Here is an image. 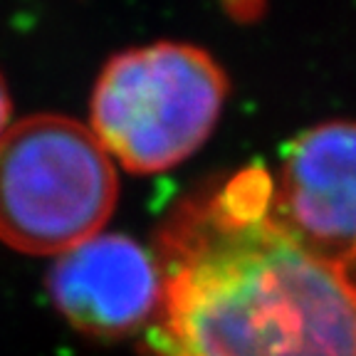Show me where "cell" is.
Returning <instances> with one entry per match:
<instances>
[{"mask_svg": "<svg viewBox=\"0 0 356 356\" xmlns=\"http://www.w3.org/2000/svg\"><path fill=\"white\" fill-rule=\"evenodd\" d=\"M117 168L92 129L40 114L0 136V240L28 255H62L114 213Z\"/></svg>", "mask_w": 356, "mask_h": 356, "instance_id": "3", "label": "cell"}, {"mask_svg": "<svg viewBox=\"0 0 356 356\" xmlns=\"http://www.w3.org/2000/svg\"><path fill=\"white\" fill-rule=\"evenodd\" d=\"M60 314L95 339H124L149 327L161 302V270L127 235H95L60 255L47 275Z\"/></svg>", "mask_w": 356, "mask_h": 356, "instance_id": "5", "label": "cell"}, {"mask_svg": "<svg viewBox=\"0 0 356 356\" xmlns=\"http://www.w3.org/2000/svg\"><path fill=\"white\" fill-rule=\"evenodd\" d=\"M8 119H10V95H8V87L0 77V136L6 134Z\"/></svg>", "mask_w": 356, "mask_h": 356, "instance_id": "6", "label": "cell"}, {"mask_svg": "<svg viewBox=\"0 0 356 356\" xmlns=\"http://www.w3.org/2000/svg\"><path fill=\"white\" fill-rule=\"evenodd\" d=\"M273 218L309 252L356 267V122H324L289 144Z\"/></svg>", "mask_w": 356, "mask_h": 356, "instance_id": "4", "label": "cell"}, {"mask_svg": "<svg viewBox=\"0 0 356 356\" xmlns=\"http://www.w3.org/2000/svg\"><path fill=\"white\" fill-rule=\"evenodd\" d=\"M154 257V356H356L354 267L280 228L262 166L186 198L163 222Z\"/></svg>", "mask_w": 356, "mask_h": 356, "instance_id": "1", "label": "cell"}, {"mask_svg": "<svg viewBox=\"0 0 356 356\" xmlns=\"http://www.w3.org/2000/svg\"><path fill=\"white\" fill-rule=\"evenodd\" d=\"M225 99L228 77L206 50L186 42L131 47L97 79L92 134L127 171H168L206 144Z\"/></svg>", "mask_w": 356, "mask_h": 356, "instance_id": "2", "label": "cell"}]
</instances>
